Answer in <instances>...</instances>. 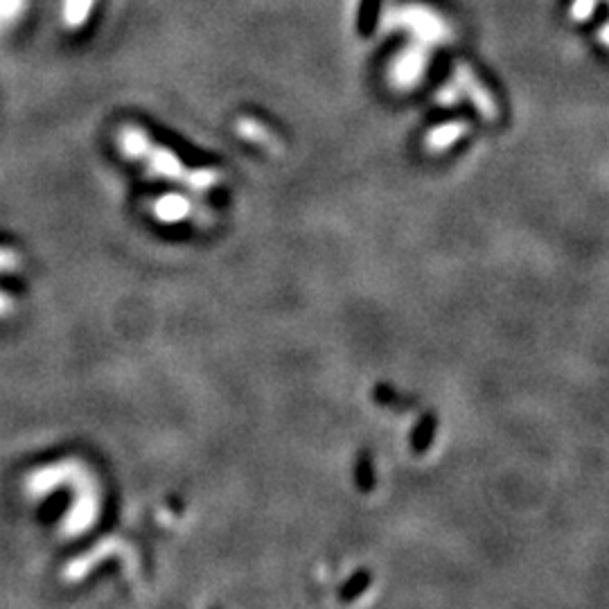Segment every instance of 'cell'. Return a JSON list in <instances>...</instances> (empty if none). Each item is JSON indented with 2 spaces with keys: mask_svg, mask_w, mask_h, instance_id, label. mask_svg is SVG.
Listing matches in <instances>:
<instances>
[{
  "mask_svg": "<svg viewBox=\"0 0 609 609\" xmlns=\"http://www.w3.org/2000/svg\"><path fill=\"white\" fill-rule=\"evenodd\" d=\"M30 10V0H0V34L14 30Z\"/></svg>",
  "mask_w": 609,
  "mask_h": 609,
  "instance_id": "cell-3",
  "label": "cell"
},
{
  "mask_svg": "<svg viewBox=\"0 0 609 609\" xmlns=\"http://www.w3.org/2000/svg\"><path fill=\"white\" fill-rule=\"evenodd\" d=\"M368 585H373V573L366 571V569H361V571H357V576H352L348 580V585L343 587L341 598L343 600H355V598H359L361 594H364V591L368 589Z\"/></svg>",
  "mask_w": 609,
  "mask_h": 609,
  "instance_id": "cell-4",
  "label": "cell"
},
{
  "mask_svg": "<svg viewBox=\"0 0 609 609\" xmlns=\"http://www.w3.org/2000/svg\"><path fill=\"white\" fill-rule=\"evenodd\" d=\"M357 483L361 492H368L375 488V472H373V456L361 454L357 463Z\"/></svg>",
  "mask_w": 609,
  "mask_h": 609,
  "instance_id": "cell-5",
  "label": "cell"
},
{
  "mask_svg": "<svg viewBox=\"0 0 609 609\" xmlns=\"http://www.w3.org/2000/svg\"><path fill=\"white\" fill-rule=\"evenodd\" d=\"M97 0H61L59 19L68 32H79L91 23Z\"/></svg>",
  "mask_w": 609,
  "mask_h": 609,
  "instance_id": "cell-1",
  "label": "cell"
},
{
  "mask_svg": "<svg viewBox=\"0 0 609 609\" xmlns=\"http://www.w3.org/2000/svg\"><path fill=\"white\" fill-rule=\"evenodd\" d=\"M436 429H438V418L434 416V413H427V416H422L420 422L416 425V429H413V434H411L413 452L425 454L427 449L431 447V443H434Z\"/></svg>",
  "mask_w": 609,
  "mask_h": 609,
  "instance_id": "cell-2",
  "label": "cell"
},
{
  "mask_svg": "<svg viewBox=\"0 0 609 609\" xmlns=\"http://www.w3.org/2000/svg\"><path fill=\"white\" fill-rule=\"evenodd\" d=\"M375 397H377L379 402H384V404L395 402V391H393V388H386V386H377Z\"/></svg>",
  "mask_w": 609,
  "mask_h": 609,
  "instance_id": "cell-6",
  "label": "cell"
}]
</instances>
